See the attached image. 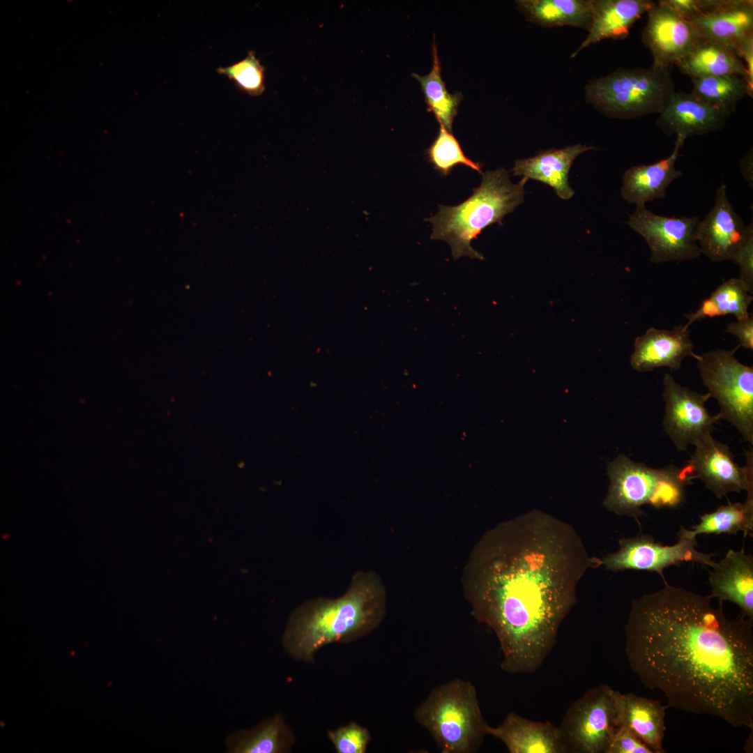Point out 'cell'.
<instances>
[{
  "label": "cell",
  "instance_id": "cell-14",
  "mask_svg": "<svg viewBox=\"0 0 753 753\" xmlns=\"http://www.w3.org/2000/svg\"><path fill=\"white\" fill-rule=\"evenodd\" d=\"M642 43L652 54L655 66L669 69L676 65L701 38L694 25L662 1L648 11Z\"/></svg>",
  "mask_w": 753,
  "mask_h": 753
},
{
  "label": "cell",
  "instance_id": "cell-32",
  "mask_svg": "<svg viewBox=\"0 0 753 753\" xmlns=\"http://www.w3.org/2000/svg\"><path fill=\"white\" fill-rule=\"evenodd\" d=\"M429 162L435 170L447 176L455 167L463 165L480 174L482 166L464 155L458 140L446 128L440 125L439 135L427 150Z\"/></svg>",
  "mask_w": 753,
  "mask_h": 753
},
{
  "label": "cell",
  "instance_id": "cell-15",
  "mask_svg": "<svg viewBox=\"0 0 753 753\" xmlns=\"http://www.w3.org/2000/svg\"><path fill=\"white\" fill-rule=\"evenodd\" d=\"M752 226V221L745 225L736 212L727 186L722 183L713 206L698 225L697 241L701 254L713 262L732 261Z\"/></svg>",
  "mask_w": 753,
  "mask_h": 753
},
{
  "label": "cell",
  "instance_id": "cell-33",
  "mask_svg": "<svg viewBox=\"0 0 753 753\" xmlns=\"http://www.w3.org/2000/svg\"><path fill=\"white\" fill-rule=\"evenodd\" d=\"M218 74L227 76L242 92L258 96L265 90V68L253 51L242 60L227 67L216 69Z\"/></svg>",
  "mask_w": 753,
  "mask_h": 753
},
{
  "label": "cell",
  "instance_id": "cell-7",
  "mask_svg": "<svg viewBox=\"0 0 753 753\" xmlns=\"http://www.w3.org/2000/svg\"><path fill=\"white\" fill-rule=\"evenodd\" d=\"M676 92L669 69L620 68L588 82L586 101L607 116L630 119L660 114Z\"/></svg>",
  "mask_w": 753,
  "mask_h": 753
},
{
  "label": "cell",
  "instance_id": "cell-19",
  "mask_svg": "<svg viewBox=\"0 0 753 753\" xmlns=\"http://www.w3.org/2000/svg\"><path fill=\"white\" fill-rule=\"evenodd\" d=\"M709 571L710 597L719 602L737 604L744 616L753 620V556L743 549H729Z\"/></svg>",
  "mask_w": 753,
  "mask_h": 753
},
{
  "label": "cell",
  "instance_id": "cell-5",
  "mask_svg": "<svg viewBox=\"0 0 753 753\" xmlns=\"http://www.w3.org/2000/svg\"><path fill=\"white\" fill-rule=\"evenodd\" d=\"M413 717L441 753L477 752L490 727L482 714L474 685L462 678L432 689Z\"/></svg>",
  "mask_w": 753,
  "mask_h": 753
},
{
  "label": "cell",
  "instance_id": "cell-9",
  "mask_svg": "<svg viewBox=\"0 0 753 753\" xmlns=\"http://www.w3.org/2000/svg\"><path fill=\"white\" fill-rule=\"evenodd\" d=\"M558 728L566 753H607L618 728L615 690L602 684L586 690Z\"/></svg>",
  "mask_w": 753,
  "mask_h": 753
},
{
  "label": "cell",
  "instance_id": "cell-10",
  "mask_svg": "<svg viewBox=\"0 0 753 753\" xmlns=\"http://www.w3.org/2000/svg\"><path fill=\"white\" fill-rule=\"evenodd\" d=\"M699 222L697 216L657 215L644 205L636 206L628 225L646 241L650 261L660 264L692 260L701 254L697 241Z\"/></svg>",
  "mask_w": 753,
  "mask_h": 753
},
{
  "label": "cell",
  "instance_id": "cell-12",
  "mask_svg": "<svg viewBox=\"0 0 753 753\" xmlns=\"http://www.w3.org/2000/svg\"><path fill=\"white\" fill-rule=\"evenodd\" d=\"M663 385V426L677 450H686L689 446L710 436L721 416L708 411L706 403L710 398L709 393L700 394L682 386L670 373L664 375Z\"/></svg>",
  "mask_w": 753,
  "mask_h": 753
},
{
  "label": "cell",
  "instance_id": "cell-18",
  "mask_svg": "<svg viewBox=\"0 0 753 753\" xmlns=\"http://www.w3.org/2000/svg\"><path fill=\"white\" fill-rule=\"evenodd\" d=\"M658 114L656 125L664 133L685 141L694 135L720 130L731 114L708 104L692 92L676 91Z\"/></svg>",
  "mask_w": 753,
  "mask_h": 753
},
{
  "label": "cell",
  "instance_id": "cell-4",
  "mask_svg": "<svg viewBox=\"0 0 753 753\" xmlns=\"http://www.w3.org/2000/svg\"><path fill=\"white\" fill-rule=\"evenodd\" d=\"M526 181L522 178L512 183L504 168L487 171L470 197L457 206L439 205L438 213L425 219L433 226L431 239L446 241L455 260L465 255L483 259L471 246V241L489 225H502L504 216L524 201Z\"/></svg>",
  "mask_w": 753,
  "mask_h": 753
},
{
  "label": "cell",
  "instance_id": "cell-6",
  "mask_svg": "<svg viewBox=\"0 0 753 753\" xmlns=\"http://www.w3.org/2000/svg\"><path fill=\"white\" fill-rule=\"evenodd\" d=\"M607 473L609 487L604 506L618 515L634 517L637 522L639 517L645 515L641 510L643 505L658 509L680 505L685 486L693 480L686 465L654 469L622 454L608 463Z\"/></svg>",
  "mask_w": 753,
  "mask_h": 753
},
{
  "label": "cell",
  "instance_id": "cell-25",
  "mask_svg": "<svg viewBox=\"0 0 753 753\" xmlns=\"http://www.w3.org/2000/svg\"><path fill=\"white\" fill-rule=\"evenodd\" d=\"M295 740L291 729L277 714L252 729L231 733L226 745L230 753H288Z\"/></svg>",
  "mask_w": 753,
  "mask_h": 753
},
{
  "label": "cell",
  "instance_id": "cell-16",
  "mask_svg": "<svg viewBox=\"0 0 753 753\" xmlns=\"http://www.w3.org/2000/svg\"><path fill=\"white\" fill-rule=\"evenodd\" d=\"M701 38L718 43L736 54L753 36V1L701 0V11L690 20Z\"/></svg>",
  "mask_w": 753,
  "mask_h": 753
},
{
  "label": "cell",
  "instance_id": "cell-1",
  "mask_svg": "<svg viewBox=\"0 0 753 753\" xmlns=\"http://www.w3.org/2000/svg\"><path fill=\"white\" fill-rule=\"evenodd\" d=\"M600 565L572 526L538 510L484 533L469 555L462 587L473 616L499 641L504 671L532 674L542 667L577 602L581 579Z\"/></svg>",
  "mask_w": 753,
  "mask_h": 753
},
{
  "label": "cell",
  "instance_id": "cell-36",
  "mask_svg": "<svg viewBox=\"0 0 753 753\" xmlns=\"http://www.w3.org/2000/svg\"><path fill=\"white\" fill-rule=\"evenodd\" d=\"M732 261L739 267L738 278L753 294V226Z\"/></svg>",
  "mask_w": 753,
  "mask_h": 753
},
{
  "label": "cell",
  "instance_id": "cell-37",
  "mask_svg": "<svg viewBox=\"0 0 753 753\" xmlns=\"http://www.w3.org/2000/svg\"><path fill=\"white\" fill-rule=\"evenodd\" d=\"M725 332L735 335L739 347L753 349V318L749 315L727 324Z\"/></svg>",
  "mask_w": 753,
  "mask_h": 753
},
{
  "label": "cell",
  "instance_id": "cell-24",
  "mask_svg": "<svg viewBox=\"0 0 753 753\" xmlns=\"http://www.w3.org/2000/svg\"><path fill=\"white\" fill-rule=\"evenodd\" d=\"M577 144L563 149H550L536 155L517 160L512 169L515 176L534 179L552 187L562 199L572 197L574 190L568 183V174L575 159L582 153L594 149Z\"/></svg>",
  "mask_w": 753,
  "mask_h": 753
},
{
  "label": "cell",
  "instance_id": "cell-31",
  "mask_svg": "<svg viewBox=\"0 0 753 753\" xmlns=\"http://www.w3.org/2000/svg\"><path fill=\"white\" fill-rule=\"evenodd\" d=\"M692 93L702 100L731 114L745 96H752L747 82L738 75H722L692 79Z\"/></svg>",
  "mask_w": 753,
  "mask_h": 753
},
{
  "label": "cell",
  "instance_id": "cell-20",
  "mask_svg": "<svg viewBox=\"0 0 753 753\" xmlns=\"http://www.w3.org/2000/svg\"><path fill=\"white\" fill-rule=\"evenodd\" d=\"M685 140L676 137L671 153L648 165L631 167L623 174L621 195L628 203L644 206L655 199H663L669 185L683 174L675 167Z\"/></svg>",
  "mask_w": 753,
  "mask_h": 753
},
{
  "label": "cell",
  "instance_id": "cell-17",
  "mask_svg": "<svg viewBox=\"0 0 753 753\" xmlns=\"http://www.w3.org/2000/svg\"><path fill=\"white\" fill-rule=\"evenodd\" d=\"M689 328L684 325L672 329L648 328L634 340V350L630 356V365L639 372H651L666 367L671 370L681 367L683 360L688 357L698 358L690 337Z\"/></svg>",
  "mask_w": 753,
  "mask_h": 753
},
{
  "label": "cell",
  "instance_id": "cell-30",
  "mask_svg": "<svg viewBox=\"0 0 753 753\" xmlns=\"http://www.w3.org/2000/svg\"><path fill=\"white\" fill-rule=\"evenodd\" d=\"M433 66L426 75L416 73L412 77L420 84L428 110L432 112L440 125L452 132V123L457 114L462 96L460 93H450L441 75V68L435 41L432 45Z\"/></svg>",
  "mask_w": 753,
  "mask_h": 753
},
{
  "label": "cell",
  "instance_id": "cell-23",
  "mask_svg": "<svg viewBox=\"0 0 753 753\" xmlns=\"http://www.w3.org/2000/svg\"><path fill=\"white\" fill-rule=\"evenodd\" d=\"M655 3L651 0H592L593 15L588 36L571 58L602 40L626 38L634 24Z\"/></svg>",
  "mask_w": 753,
  "mask_h": 753
},
{
  "label": "cell",
  "instance_id": "cell-38",
  "mask_svg": "<svg viewBox=\"0 0 753 753\" xmlns=\"http://www.w3.org/2000/svg\"><path fill=\"white\" fill-rule=\"evenodd\" d=\"M663 3L687 20L701 9V0H662Z\"/></svg>",
  "mask_w": 753,
  "mask_h": 753
},
{
  "label": "cell",
  "instance_id": "cell-3",
  "mask_svg": "<svg viewBox=\"0 0 753 753\" xmlns=\"http://www.w3.org/2000/svg\"><path fill=\"white\" fill-rule=\"evenodd\" d=\"M386 614V591L374 572H356L342 596L309 600L291 614L282 639L294 660L312 663L331 643H349L377 628Z\"/></svg>",
  "mask_w": 753,
  "mask_h": 753
},
{
  "label": "cell",
  "instance_id": "cell-26",
  "mask_svg": "<svg viewBox=\"0 0 753 753\" xmlns=\"http://www.w3.org/2000/svg\"><path fill=\"white\" fill-rule=\"evenodd\" d=\"M676 66L683 73L691 79L738 75L743 77L747 81L745 66L733 51L718 43L703 38Z\"/></svg>",
  "mask_w": 753,
  "mask_h": 753
},
{
  "label": "cell",
  "instance_id": "cell-8",
  "mask_svg": "<svg viewBox=\"0 0 753 753\" xmlns=\"http://www.w3.org/2000/svg\"><path fill=\"white\" fill-rule=\"evenodd\" d=\"M731 350H710L697 358V368L710 397L718 402L721 419L733 425L745 442L753 445V367Z\"/></svg>",
  "mask_w": 753,
  "mask_h": 753
},
{
  "label": "cell",
  "instance_id": "cell-39",
  "mask_svg": "<svg viewBox=\"0 0 753 753\" xmlns=\"http://www.w3.org/2000/svg\"><path fill=\"white\" fill-rule=\"evenodd\" d=\"M740 170L749 187H753V153L751 148L740 162Z\"/></svg>",
  "mask_w": 753,
  "mask_h": 753
},
{
  "label": "cell",
  "instance_id": "cell-13",
  "mask_svg": "<svg viewBox=\"0 0 753 753\" xmlns=\"http://www.w3.org/2000/svg\"><path fill=\"white\" fill-rule=\"evenodd\" d=\"M685 464L693 479L700 478L720 499L731 492L753 491V452L746 451V464L740 466L728 446L709 436L697 443Z\"/></svg>",
  "mask_w": 753,
  "mask_h": 753
},
{
  "label": "cell",
  "instance_id": "cell-29",
  "mask_svg": "<svg viewBox=\"0 0 753 753\" xmlns=\"http://www.w3.org/2000/svg\"><path fill=\"white\" fill-rule=\"evenodd\" d=\"M700 522L687 530L683 526L678 537L696 538L699 534H736L743 532L744 535L753 531V492H747L743 503H734L721 505L716 510L700 517Z\"/></svg>",
  "mask_w": 753,
  "mask_h": 753
},
{
  "label": "cell",
  "instance_id": "cell-2",
  "mask_svg": "<svg viewBox=\"0 0 753 753\" xmlns=\"http://www.w3.org/2000/svg\"><path fill=\"white\" fill-rule=\"evenodd\" d=\"M664 582L632 601L625 626L630 667L667 706L753 731V620Z\"/></svg>",
  "mask_w": 753,
  "mask_h": 753
},
{
  "label": "cell",
  "instance_id": "cell-21",
  "mask_svg": "<svg viewBox=\"0 0 753 753\" xmlns=\"http://www.w3.org/2000/svg\"><path fill=\"white\" fill-rule=\"evenodd\" d=\"M488 736L501 741L510 753H566L558 727L512 712L498 726H490Z\"/></svg>",
  "mask_w": 753,
  "mask_h": 753
},
{
  "label": "cell",
  "instance_id": "cell-22",
  "mask_svg": "<svg viewBox=\"0 0 753 753\" xmlns=\"http://www.w3.org/2000/svg\"><path fill=\"white\" fill-rule=\"evenodd\" d=\"M618 727L630 729L653 753H664L663 740L668 708L660 701L615 690Z\"/></svg>",
  "mask_w": 753,
  "mask_h": 753
},
{
  "label": "cell",
  "instance_id": "cell-34",
  "mask_svg": "<svg viewBox=\"0 0 753 753\" xmlns=\"http://www.w3.org/2000/svg\"><path fill=\"white\" fill-rule=\"evenodd\" d=\"M327 736L337 753H365L371 740L369 729L355 722L329 730Z\"/></svg>",
  "mask_w": 753,
  "mask_h": 753
},
{
  "label": "cell",
  "instance_id": "cell-27",
  "mask_svg": "<svg viewBox=\"0 0 753 753\" xmlns=\"http://www.w3.org/2000/svg\"><path fill=\"white\" fill-rule=\"evenodd\" d=\"M516 3L528 21L542 26H572L588 31L591 24L592 0H519Z\"/></svg>",
  "mask_w": 753,
  "mask_h": 753
},
{
  "label": "cell",
  "instance_id": "cell-11",
  "mask_svg": "<svg viewBox=\"0 0 753 753\" xmlns=\"http://www.w3.org/2000/svg\"><path fill=\"white\" fill-rule=\"evenodd\" d=\"M620 548L603 557L601 565L612 572L625 570H646L658 573L664 583V568L683 562H696L713 567L715 554H705L696 549V538L678 537L673 545H662L648 535L623 538L618 540Z\"/></svg>",
  "mask_w": 753,
  "mask_h": 753
},
{
  "label": "cell",
  "instance_id": "cell-28",
  "mask_svg": "<svg viewBox=\"0 0 753 753\" xmlns=\"http://www.w3.org/2000/svg\"><path fill=\"white\" fill-rule=\"evenodd\" d=\"M752 300V294L738 277L730 278L720 284L695 311L684 314L685 325L689 328L703 319L725 315H733L736 319L746 317Z\"/></svg>",
  "mask_w": 753,
  "mask_h": 753
},
{
  "label": "cell",
  "instance_id": "cell-35",
  "mask_svg": "<svg viewBox=\"0 0 753 753\" xmlns=\"http://www.w3.org/2000/svg\"><path fill=\"white\" fill-rule=\"evenodd\" d=\"M607 753H653L635 733L620 726L614 732Z\"/></svg>",
  "mask_w": 753,
  "mask_h": 753
}]
</instances>
